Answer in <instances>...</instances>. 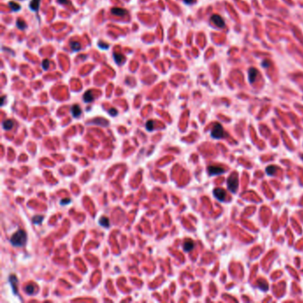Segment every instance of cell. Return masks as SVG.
<instances>
[{"mask_svg":"<svg viewBox=\"0 0 303 303\" xmlns=\"http://www.w3.org/2000/svg\"><path fill=\"white\" fill-rule=\"evenodd\" d=\"M10 242L13 246H23L27 242V235L23 230H18L10 238Z\"/></svg>","mask_w":303,"mask_h":303,"instance_id":"1","label":"cell"},{"mask_svg":"<svg viewBox=\"0 0 303 303\" xmlns=\"http://www.w3.org/2000/svg\"><path fill=\"white\" fill-rule=\"evenodd\" d=\"M227 186L229 191H231L232 193H236V189L238 188V177L236 172L233 173L232 175H230L228 178L227 180Z\"/></svg>","mask_w":303,"mask_h":303,"instance_id":"2","label":"cell"},{"mask_svg":"<svg viewBox=\"0 0 303 303\" xmlns=\"http://www.w3.org/2000/svg\"><path fill=\"white\" fill-rule=\"evenodd\" d=\"M211 136L213 139H221L224 137V129L221 124H215L211 131Z\"/></svg>","mask_w":303,"mask_h":303,"instance_id":"3","label":"cell"},{"mask_svg":"<svg viewBox=\"0 0 303 303\" xmlns=\"http://www.w3.org/2000/svg\"><path fill=\"white\" fill-rule=\"evenodd\" d=\"M211 22L215 25L217 26L218 28H223L225 26V22L224 20L220 16V15H217V14H213L212 17H211Z\"/></svg>","mask_w":303,"mask_h":303,"instance_id":"4","label":"cell"},{"mask_svg":"<svg viewBox=\"0 0 303 303\" xmlns=\"http://www.w3.org/2000/svg\"><path fill=\"white\" fill-rule=\"evenodd\" d=\"M214 197L221 202H223L226 198V191L222 189H215L213 190Z\"/></svg>","mask_w":303,"mask_h":303,"instance_id":"5","label":"cell"},{"mask_svg":"<svg viewBox=\"0 0 303 303\" xmlns=\"http://www.w3.org/2000/svg\"><path fill=\"white\" fill-rule=\"evenodd\" d=\"M224 172V170L216 166H211L208 167V173L210 175H220Z\"/></svg>","mask_w":303,"mask_h":303,"instance_id":"6","label":"cell"},{"mask_svg":"<svg viewBox=\"0 0 303 303\" xmlns=\"http://www.w3.org/2000/svg\"><path fill=\"white\" fill-rule=\"evenodd\" d=\"M258 70L256 69V68H250V70H249V73H248V75H249V81L251 82V83H253L254 81H255V79H256V77H257V76H258Z\"/></svg>","mask_w":303,"mask_h":303,"instance_id":"7","label":"cell"},{"mask_svg":"<svg viewBox=\"0 0 303 303\" xmlns=\"http://www.w3.org/2000/svg\"><path fill=\"white\" fill-rule=\"evenodd\" d=\"M111 13L113 14L117 15V16H124V15H126L127 13V11L125 10V9H123V8H117V7H115V8L111 9Z\"/></svg>","mask_w":303,"mask_h":303,"instance_id":"8","label":"cell"},{"mask_svg":"<svg viewBox=\"0 0 303 303\" xmlns=\"http://www.w3.org/2000/svg\"><path fill=\"white\" fill-rule=\"evenodd\" d=\"M71 113L74 117H78L82 113V109L78 105H73L71 108Z\"/></svg>","mask_w":303,"mask_h":303,"instance_id":"9","label":"cell"},{"mask_svg":"<svg viewBox=\"0 0 303 303\" xmlns=\"http://www.w3.org/2000/svg\"><path fill=\"white\" fill-rule=\"evenodd\" d=\"M194 246H195V244L191 240H187L183 244V249H184L185 252H190L191 250H193Z\"/></svg>","mask_w":303,"mask_h":303,"instance_id":"10","label":"cell"},{"mask_svg":"<svg viewBox=\"0 0 303 303\" xmlns=\"http://www.w3.org/2000/svg\"><path fill=\"white\" fill-rule=\"evenodd\" d=\"M9 280H10V284H12L14 293H17V284H18V281H17L16 276H11L9 277Z\"/></svg>","mask_w":303,"mask_h":303,"instance_id":"11","label":"cell"},{"mask_svg":"<svg viewBox=\"0 0 303 303\" xmlns=\"http://www.w3.org/2000/svg\"><path fill=\"white\" fill-rule=\"evenodd\" d=\"M83 99H84V101H85V102H91V101H93V100L94 99V95H93V94H92L91 91H87V92L84 94Z\"/></svg>","mask_w":303,"mask_h":303,"instance_id":"12","label":"cell"},{"mask_svg":"<svg viewBox=\"0 0 303 303\" xmlns=\"http://www.w3.org/2000/svg\"><path fill=\"white\" fill-rule=\"evenodd\" d=\"M13 126V122L10 119H7V120H4L3 122V128L4 130H11Z\"/></svg>","mask_w":303,"mask_h":303,"instance_id":"13","label":"cell"},{"mask_svg":"<svg viewBox=\"0 0 303 303\" xmlns=\"http://www.w3.org/2000/svg\"><path fill=\"white\" fill-rule=\"evenodd\" d=\"M39 4H40V0H32L30 4V8L34 12H36L39 8Z\"/></svg>","mask_w":303,"mask_h":303,"instance_id":"14","label":"cell"},{"mask_svg":"<svg viewBox=\"0 0 303 303\" xmlns=\"http://www.w3.org/2000/svg\"><path fill=\"white\" fill-rule=\"evenodd\" d=\"M113 56H114L115 62H116L117 64H120L121 62H123L125 61V56H123V55H122V54H120V53H115Z\"/></svg>","mask_w":303,"mask_h":303,"instance_id":"15","label":"cell"},{"mask_svg":"<svg viewBox=\"0 0 303 303\" xmlns=\"http://www.w3.org/2000/svg\"><path fill=\"white\" fill-rule=\"evenodd\" d=\"M70 47H71V49H72L73 51L76 52V51H78V50L81 49V45H80V43L77 42V41H73V42L70 43Z\"/></svg>","mask_w":303,"mask_h":303,"instance_id":"16","label":"cell"},{"mask_svg":"<svg viewBox=\"0 0 303 303\" xmlns=\"http://www.w3.org/2000/svg\"><path fill=\"white\" fill-rule=\"evenodd\" d=\"M99 223H100V225H101L104 228H108L109 227V221L106 217H102L101 220H100Z\"/></svg>","mask_w":303,"mask_h":303,"instance_id":"17","label":"cell"},{"mask_svg":"<svg viewBox=\"0 0 303 303\" xmlns=\"http://www.w3.org/2000/svg\"><path fill=\"white\" fill-rule=\"evenodd\" d=\"M276 170H277V168H276V166H270L269 167H267V169H266V172H267L270 176H272V175L276 172Z\"/></svg>","mask_w":303,"mask_h":303,"instance_id":"18","label":"cell"},{"mask_svg":"<svg viewBox=\"0 0 303 303\" xmlns=\"http://www.w3.org/2000/svg\"><path fill=\"white\" fill-rule=\"evenodd\" d=\"M9 6H10V8L13 10V11H19L20 9H21V6H20V4H18L17 3H14V2H10L9 3Z\"/></svg>","mask_w":303,"mask_h":303,"instance_id":"19","label":"cell"},{"mask_svg":"<svg viewBox=\"0 0 303 303\" xmlns=\"http://www.w3.org/2000/svg\"><path fill=\"white\" fill-rule=\"evenodd\" d=\"M25 292H26V293L27 294H33L34 293V292H35V288H34V286L32 285V284H29V285H27L26 287H25Z\"/></svg>","mask_w":303,"mask_h":303,"instance_id":"20","label":"cell"},{"mask_svg":"<svg viewBox=\"0 0 303 303\" xmlns=\"http://www.w3.org/2000/svg\"><path fill=\"white\" fill-rule=\"evenodd\" d=\"M16 25H17V27L20 29V30H25L26 28H27V24L23 22V21H21V20H18L17 21V23H16Z\"/></svg>","mask_w":303,"mask_h":303,"instance_id":"21","label":"cell"},{"mask_svg":"<svg viewBox=\"0 0 303 303\" xmlns=\"http://www.w3.org/2000/svg\"><path fill=\"white\" fill-rule=\"evenodd\" d=\"M146 129H147L148 131H153V129H154V121L149 120V121L146 123Z\"/></svg>","mask_w":303,"mask_h":303,"instance_id":"22","label":"cell"},{"mask_svg":"<svg viewBox=\"0 0 303 303\" xmlns=\"http://www.w3.org/2000/svg\"><path fill=\"white\" fill-rule=\"evenodd\" d=\"M43 216H35L33 217L32 219V221H33L34 224H36V225H39L42 221H43Z\"/></svg>","mask_w":303,"mask_h":303,"instance_id":"23","label":"cell"},{"mask_svg":"<svg viewBox=\"0 0 303 303\" xmlns=\"http://www.w3.org/2000/svg\"><path fill=\"white\" fill-rule=\"evenodd\" d=\"M42 66H43V68L45 70H47L48 68H49V61L48 60H44L43 62H42Z\"/></svg>","mask_w":303,"mask_h":303,"instance_id":"24","label":"cell"},{"mask_svg":"<svg viewBox=\"0 0 303 303\" xmlns=\"http://www.w3.org/2000/svg\"><path fill=\"white\" fill-rule=\"evenodd\" d=\"M117 110L116 109V108H110L109 110H108V114L110 115V116H112V117H114V116H117Z\"/></svg>","mask_w":303,"mask_h":303,"instance_id":"25","label":"cell"},{"mask_svg":"<svg viewBox=\"0 0 303 303\" xmlns=\"http://www.w3.org/2000/svg\"><path fill=\"white\" fill-rule=\"evenodd\" d=\"M60 4H69V1L68 0H57Z\"/></svg>","mask_w":303,"mask_h":303,"instance_id":"26","label":"cell"},{"mask_svg":"<svg viewBox=\"0 0 303 303\" xmlns=\"http://www.w3.org/2000/svg\"><path fill=\"white\" fill-rule=\"evenodd\" d=\"M183 2L187 4H192L195 3V0H183Z\"/></svg>","mask_w":303,"mask_h":303,"instance_id":"27","label":"cell"},{"mask_svg":"<svg viewBox=\"0 0 303 303\" xmlns=\"http://www.w3.org/2000/svg\"><path fill=\"white\" fill-rule=\"evenodd\" d=\"M69 202H70V199L67 198V199H62V200L61 201V203H62V204H68Z\"/></svg>","mask_w":303,"mask_h":303,"instance_id":"28","label":"cell"},{"mask_svg":"<svg viewBox=\"0 0 303 303\" xmlns=\"http://www.w3.org/2000/svg\"><path fill=\"white\" fill-rule=\"evenodd\" d=\"M99 46L102 48V49H108V45H102V44H99Z\"/></svg>","mask_w":303,"mask_h":303,"instance_id":"29","label":"cell"},{"mask_svg":"<svg viewBox=\"0 0 303 303\" xmlns=\"http://www.w3.org/2000/svg\"><path fill=\"white\" fill-rule=\"evenodd\" d=\"M4 98H5L4 96H3V97H2V102H1V105H4Z\"/></svg>","mask_w":303,"mask_h":303,"instance_id":"30","label":"cell"},{"mask_svg":"<svg viewBox=\"0 0 303 303\" xmlns=\"http://www.w3.org/2000/svg\"><path fill=\"white\" fill-rule=\"evenodd\" d=\"M302 160H303V155H302Z\"/></svg>","mask_w":303,"mask_h":303,"instance_id":"31","label":"cell"}]
</instances>
